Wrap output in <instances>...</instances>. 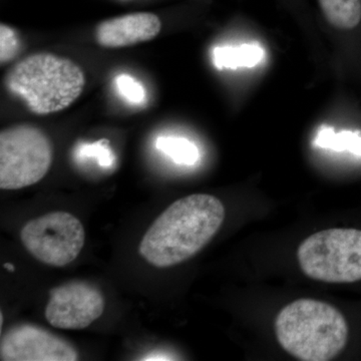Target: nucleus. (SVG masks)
I'll return each instance as SVG.
<instances>
[{
    "label": "nucleus",
    "instance_id": "f257e3e1",
    "mask_svg": "<svg viewBox=\"0 0 361 361\" xmlns=\"http://www.w3.org/2000/svg\"><path fill=\"white\" fill-rule=\"evenodd\" d=\"M225 219L222 202L194 194L174 202L157 218L140 244L149 264L168 268L194 257L219 231Z\"/></svg>",
    "mask_w": 361,
    "mask_h": 361
},
{
    "label": "nucleus",
    "instance_id": "f03ea898",
    "mask_svg": "<svg viewBox=\"0 0 361 361\" xmlns=\"http://www.w3.org/2000/svg\"><path fill=\"white\" fill-rule=\"evenodd\" d=\"M348 325L341 311L314 299H298L278 313L275 334L286 353L302 361L334 360L348 343Z\"/></svg>",
    "mask_w": 361,
    "mask_h": 361
},
{
    "label": "nucleus",
    "instance_id": "7ed1b4c3",
    "mask_svg": "<svg viewBox=\"0 0 361 361\" xmlns=\"http://www.w3.org/2000/svg\"><path fill=\"white\" fill-rule=\"evenodd\" d=\"M84 73L71 59L35 54L21 59L6 73L4 85L35 115H49L68 108L82 94Z\"/></svg>",
    "mask_w": 361,
    "mask_h": 361
},
{
    "label": "nucleus",
    "instance_id": "20e7f679",
    "mask_svg": "<svg viewBox=\"0 0 361 361\" xmlns=\"http://www.w3.org/2000/svg\"><path fill=\"white\" fill-rule=\"evenodd\" d=\"M297 259L306 276L327 283L361 280V230H323L304 240Z\"/></svg>",
    "mask_w": 361,
    "mask_h": 361
},
{
    "label": "nucleus",
    "instance_id": "39448f33",
    "mask_svg": "<svg viewBox=\"0 0 361 361\" xmlns=\"http://www.w3.org/2000/svg\"><path fill=\"white\" fill-rule=\"evenodd\" d=\"M51 140L39 128L20 125L0 133V188L18 190L39 183L51 169Z\"/></svg>",
    "mask_w": 361,
    "mask_h": 361
},
{
    "label": "nucleus",
    "instance_id": "423d86ee",
    "mask_svg": "<svg viewBox=\"0 0 361 361\" xmlns=\"http://www.w3.org/2000/svg\"><path fill=\"white\" fill-rule=\"evenodd\" d=\"M82 222L68 212H51L23 226L20 240L26 250L44 264L65 267L85 245Z\"/></svg>",
    "mask_w": 361,
    "mask_h": 361
},
{
    "label": "nucleus",
    "instance_id": "0eeeda50",
    "mask_svg": "<svg viewBox=\"0 0 361 361\" xmlns=\"http://www.w3.org/2000/svg\"><path fill=\"white\" fill-rule=\"evenodd\" d=\"M102 292L84 281H73L51 289L45 318L56 329L78 330L89 327L104 313Z\"/></svg>",
    "mask_w": 361,
    "mask_h": 361
},
{
    "label": "nucleus",
    "instance_id": "6e6552de",
    "mask_svg": "<svg viewBox=\"0 0 361 361\" xmlns=\"http://www.w3.org/2000/svg\"><path fill=\"white\" fill-rule=\"evenodd\" d=\"M2 361H75L78 353L68 341L33 325H18L0 343Z\"/></svg>",
    "mask_w": 361,
    "mask_h": 361
},
{
    "label": "nucleus",
    "instance_id": "1a4fd4ad",
    "mask_svg": "<svg viewBox=\"0 0 361 361\" xmlns=\"http://www.w3.org/2000/svg\"><path fill=\"white\" fill-rule=\"evenodd\" d=\"M161 28L160 18L156 14L130 13L99 23L96 40L101 47L110 49L130 47L155 39Z\"/></svg>",
    "mask_w": 361,
    "mask_h": 361
},
{
    "label": "nucleus",
    "instance_id": "9d476101",
    "mask_svg": "<svg viewBox=\"0 0 361 361\" xmlns=\"http://www.w3.org/2000/svg\"><path fill=\"white\" fill-rule=\"evenodd\" d=\"M264 51L255 44H243L240 47H215L213 51V63L218 70H237L240 68H253L261 63Z\"/></svg>",
    "mask_w": 361,
    "mask_h": 361
},
{
    "label": "nucleus",
    "instance_id": "9b49d317",
    "mask_svg": "<svg viewBox=\"0 0 361 361\" xmlns=\"http://www.w3.org/2000/svg\"><path fill=\"white\" fill-rule=\"evenodd\" d=\"M325 18L338 30L355 28L361 20V0H319Z\"/></svg>",
    "mask_w": 361,
    "mask_h": 361
},
{
    "label": "nucleus",
    "instance_id": "f8f14e48",
    "mask_svg": "<svg viewBox=\"0 0 361 361\" xmlns=\"http://www.w3.org/2000/svg\"><path fill=\"white\" fill-rule=\"evenodd\" d=\"M314 144L319 148L334 149L336 152L348 151L361 156V135L357 132L336 133L334 129L323 127L317 133Z\"/></svg>",
    "mask_w": 361,
    "mask_h": 361
},
{
    "label": "nucleus",
    "instance_id": "ddd939ff",
    "mask_svg": "<svg viewBox=\"0 0 361 361\" xmlns=\"http://www.w3.org/2000/svg\"><path fill=\"white\" fill-rule=\"evenodd\" d=\"M156 147L179 165H195L200 157L196 145L184 137H160L157 140Z\"/></svg>",
    "mask_w": 361,
    "mask_h": 361
},
{
    "label": "nucleus",
    "instance_id": "4468645a",
    "mask_svg": "<svg viewBox=\"0 0 361 361\" xmlns=\"http://www.w3.org/2000/svg\"><path fill=\"white\" fill-rule=\"evenodd\" d=\"M75 156L80 160L94 159L99 166L104 168L113 166L116 160L106 140H102L94 144H82L78 147V151H75Z\"/></svg>",
    "mask_w": 361,
    "mask_h": 361
},
{
    "label": "nucleus",
    "instance_id": "2eb2a0df",
    "mask_svg": "<svg viewBox=\"0 0 361 361\" xmlns=\"http://www.w3.org/2000/svg\"><path fill=\"white\" fill-rule=\"evenodd\" d=\"M116 85L121 96L130 104H141L146 99V92L139 80L128 75L116 78Z\"/></svg>",
    "mask_w": 361,
    "mask_h": 361
},
{
    "label": "nucleus",
    "instance_id": "dca6fc26",
    "mask_svg": "<svg viewBox=\"0 0 361 361\" xmlns=\"http://www.w3.org/2000/svg\"><path fill=\"white\" fill-rule=\"evenodd\" d=\"M20 51V40L8 25H0V61L2 65L16 59Z\"/></svg>",
    "mask_w": 361,
    "mask_h": 361
},
{
    "label": "nucleus",
    "instance_id": "f3484780",
    "mask_svg": "<svg viewBox=\"0 0 361 361\" xmlns=\"http://www.w3.org/2000/svg\"><path fill=\"white\" fill-rule=\"evenodd\" d=\"M4 267H6L7 270L11 271V272H13L14 271V266L11 264V263H6V264H4Z\"/></svg>",
    "mask_w": 361,
    "mask_h": 361
},
{
    "label": "nucleus",
    "instance_id": "a211bd4d",
    "mask_svg": "<svg viewBox=\"0 0 361 361\" xmlns=\"http://www.w3.org/2000/svg\"><path fill=\"white\" fill-rule=\"evenodd\" d=\"M2 325H4V314H0V329H2Z\"/></svg>",
    "mask_w": 361,
    "mask_h": 361
}]
</instances>
